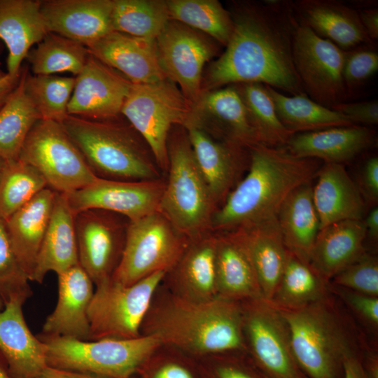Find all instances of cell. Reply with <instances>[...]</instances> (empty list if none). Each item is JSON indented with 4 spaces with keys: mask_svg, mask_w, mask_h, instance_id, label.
<instances>
[{
    "mask_svg": "<svg viewBox=\"0 0 378 378\" xmlns=\"http://www.w3.org/2000/svg\"><path fill=\"white\" fill-rule=\"evenodd\" d=\"M234 29L224 52L203 74L202 93L227 85L258 83L288 92L304 93L293 60L299 20L291 1L233 3Z\"/></svg>",
    "mask_w": 378,
    "mask_h": 378,
    "instance_id": "1",
    "label": "cell"
},
{
    "mask_svg": "<svg viewBox=\"0 0 378 378\" xmlns=\"http://www.w3.org/2000/svg\"><path fill=\"white\" fill-rule=\"evenodd\" d=\"M157 290L141 327V335L156 337L162 345L195 359L246 353L241 302L219 296L196 302L165 289Z\"/></svg>",
    "mask_w": 378,
    "mask_h": 378,
    "instance_id": "2",
    "label": "cell"
},
{
    "mask_svg": "<svg viewBox=\"0 0 378 378\" xmlns=\"http://www.w3.org/2000/svg\"><path fill=\"white\" fill-rule=\"evenodd\" d=\"M321 165L320 160L297 157L284 147L254 146L248 172L216 211L211 232L232 231L276 218L288 195L312 182Z\"/></svg>",
    "mask_w": 378,
    "mask_h": 378,
    "instance_id": "3",
    "label": "cell"
},
{
    "mask_svg": "<svg viewBox=\"0 0 378 378\" xmlns=\"http://www.w3.org/2000/svg\"><path fill=\"white\" fill-rule=\"evenodd\" d=\"M279 311L295 358L309 378H342L344 361L363 358L370 348L351 314L331 293L300 309Z\"/></svg>",
    "mask_w": 378,
    "mask_h": 378,
    "instance_id": "4",
    "label": "cell"
},
{
    "mask_svg": "<svg viewBox=\"0 0 378 378\" xmlns=\"http://www.w3.org/2000/svg\"><path fill=\"white\" fill-rule=\"evenodd\" d=\"M62 124L97 177L129 181L162 178L150 148L130 123L68 115Z\"/></svg>",
    "mask_w": 378,
    "mask_h": 378,
    "instance_id": "5",
    "label": "cell"
},
{
    "mask_svg": "<svg viewBox=\"0 0 378 378\" xmlns=\"http://www.w3.org/2000/svg\"><path fill=\"white\" fill-rule=\"evenodd\" d=\"M168 169L158 211L189 239L211 232L218 208L196 163L186 129L170 131Z\"/></svg>",
    "mask_w": 378,
    "mask_h": 378,
    "instance_id": "6",
    "label": "cell"
},
{
    "mask_svg": "<svg viewBox=\"0 0 378 378\" xmlns=\"http://www.w3.org/2000/svg\"><path fill=\"white\" fill-rule=\"evenodd\" d=\"M48 367L110 378H131L162 346L155 336L134 339H77L39 334Z\"/></svg>",
    "mask_w": 378,
    "mask_h": 378,
    "instance_id": "7",
    "label": "cell"
},
{
    "mask_svg": "<svg viewBox=\"0 0 378 378\" xmlns=\"http://www.w3.org/2000/svg\"><path fill=\"white\" fill-rule=\"evenodd\" d=\"M192 106L171 80L132 84L121 110L143 138L162 172L168 169V138L176 125L185 127Z\"/></svg>",
    "mask_w": 378,
    "mask_h": 378,
    "instance_id": "8",
    "label": "cell"
},
{
    "mask_svg": "<svg viewBox=\"0 0 378 378\" xmlns=\"http://www.w3.org/2000/svg\"><path fill=\"white\" fill-rule=\"evenodd\" d=\"M165 272H158L132 285L112 278L97 285L88 307L89 340L134 339L141 327Z\"/></svg>",
    "mask_w": 378,
    "mask_h": 378,
    "instance_id": "9",
    "label": "cell"
},
{
    "mask_svg": "<svg viewBox=\"0 0 378 378\" xmlns=\"http://www.w3.org/2000/svg\"><path fill=\"white\" fill-rule=\"evenodd\" d=\"M190 240L159 211L130 221L122 258L112 279L128 286L158 272L167 273Z\"/></svg>",
    "mask_w": 378,
    "mask_h": 378,
    "instance_id": "10",
    "label": "cell"
},
{
    "mask_svg": "<svg viewBox=\"0 0 378 378\" xmlns=\"http://www.w3.org/2000/svg\"><path fill=\"white\" fill-rule=\"evenodd\" d=\"M19 159L37 169L48 188L68 194L97 177L62 123L38 120L29 132Z\"/></svg>",
    "mask_w": 378,
    "mask_h": 378,
    "instance_id": "11",
    "label": "cell"
},
{
    "mask_svg": "<svg viewBox=\"0 0 378 378\" xmlns=\"http://www.w3.org/2000/svg\"><path fill=\"white\" fill-rule=\"evenodd\" d=\"M241 303L246 354L257 368L267 378H309L295 358L281 312L263 298Z\"/></svg>",
    "mask_w": 378,
    "mask_h": 378,
    "instance_id": "12",
    "label": "cell"
},
{
    "mask_svg": "<svg viewBox=\"0 0 378 378\" xmlns=\"http://www.w3.org/2000/svg\"><path fill=\"white\" fill-rule=\"evenodd\" d=\"M344 51L299 21L293 60L304 93L331 108L348 98L342 78Z\"/></svg>",
    "mask_w": 378,
    "mask_h": 378,
    "instance_id": "13",
    "label": "cell"
},
{
    "mask_svg": "<svg viewBox=\"0 0 378 378\" xmlns=\"http://www.w3.org/2000/svg\"><path fill=\"white\" fill-rule=\"evenodd\" d=\"M155 42L167 78L178 86L192 106L202 94L204 68L218 53V43L172 19L169 20Z\"/></svg>",
    "mask_w": 378,
    "mask_h": 378,
    "instance_id": "14",
    "label": "cell"
},
{
    "mask_svg": "<svg viewBox=\"0 0 378 378\" xmlns=\"http://www.w3.org/2000/svg\"><path fill=\"white\" fill-rule=\"evenodd\" d=\"M130 220L102 209L74 215L78 263L97 285L112 278L124 251Z\"/></svg>",
    "mask_w": 378,
    "mask_h": 378,
    "instance_id": "15",
    "label": "cell"
},
{
    "mask_svg": "<svg viewBox=\"0 0 378 378\" xmlns=\"http://www.w3.org/2000/svg\"><path fill=\"white\" fill-rule=\"evenodd\" d=\"M164 185L162 178L137 181L97 178L64 195L74 215L88 209H102L134 221L158 211Z\"/></svg>",
    "mask_w": 378,
    "mask_h": 378,
    "instance_id": "16",
    "label": "cell"
},
{
    "mask_svg": "<svg viewBox=\"0 0 378 378\" xmlns=\"http://www.w3.org/2000/svg\"><path fill=\"white\" fill-rule=\"evenodd\" d=\"M132 85L120 73L90 54L75 76L68 115L98 120L116 119Z\"/></svg>",
    "mask_w": 378,
    "mask_h": 378,
    "instance_id": "17",
    "label": "cell"
},
{
    "mask_svg": "<svg viewBox=\"0 0 378 378\" xmlns=\"http://www.w3.org/2000/svg\"><path fill=\"white\" fill-rule=\"evenodd\" d=\"M214 138L250 150L260 144L233 85L204 92L192 106L188 124Z\"/></svg>",
    "mask_w": 378,
    "mask_h": 378,
    "instance_id": "18",
    "label": "cell"
},
{
    "mask_svg": "<svg viewBox=\"0 0 378 378\" xmlns=\"http://www.w3.org/2000/svg\"><path fill=\"white\" fill-rule=\"evenodd\" d=\"M184 128L197 167L219 207L248 166L250 150L216 139L195 126Z\"/></svg>",
    "mask_w": 378,
    "mask_h": 378,
    "instance_id": "19",
    "label": "cell"
},
{
    "mask_svg": "<svg viewBox=\"0 0 378 378\" xmlns=\"http://www.w3.org/2000/svg\"><path fill=\"white\" fill-rule=\"evenodd\" d=\"M113 0L41 1V12L50 33L85 46L113 31Z\"/></svg>",
    "mask_w": 378,
    "mask_h": 378,
    "instance_id": "20",
    "label": "cell"
},
{
    "mask_svg": "<svg viewBox=\"0 0 378 378\" xmlns=\"http://www.w3.org/2000/svg\"><path fill=\"white\" fill-rule=\"evenodd\" d=\"M86 47L90 55L132 84L153 83L167 78L160 63L155 39L113 31Z\"/></svg>",
    "mask_w": 378,
    "mask_h": 378,
    "instance_id": "21",
    "label": "cell"
},
{
    "mask_svg": "<svg viewBox=\"0 0 378 378\" xmlns=\"http://www.w3.org/2000/svg\"><path fill=\"white\" fill-rule=\"evenodd\" d=\"M216 233L208 232L190 240L174 267L166 274V288L182 298L208 301L217 297Z\"/></svg>",
    "mask_w": 378,
    "mask_h": 378,
    "instance_id": "22",
    "label": "cell"
},
{
    "mask_svg": "<svg viewBox=\"0 0 378 378\" xmlns=\"http://www.w3.org/2000/svg\"><path fill=\"white\" fill-rule=\"evenodd\" d=\"M24 304L13 300L0 312V352L11 378H38L48 367L46 347L29 328Z\"/></svg>",
    "mask_w": 378,
    "mask_h": 378,
    "instance_id": "23",
    "label": "cell"
},
{
    "mask_svg": "<svg viewBox=\"0 0 378 378\" xmlns=\"http://www.w3.org/2000/svg\"><path fill=\"white\" fill-rule=\"evenodd\" d=\"M56 306L42 327L41 334L89 340L88 311L94 283L79 264L57 274Z\"/></svg>",
    "mask_w": 378,
    "mask_h": 378,
    "instance_id": "24",
    "label": "cell"
},
{
    "mask_svg": "<svg viewBox=\"0 0 378 378\" xmlns=\"http://www.w3.org/2000/svg\"><path fill=\"white\" fill-rule=\"evenodd\" d=\"M376 143L374 130L353 125L294 134L284 147L299 158L344 164L374 146Z\"/></svg>",
    "mask_w": 378,
    "mask_h": 378,
    "instance_id": "25",
    "label": "cell"
},
{
    "mask_svg": "<svg viewBox=\"0 0 378 378\" xmlns=\"http://www.w3.org/2000/svg\"><path fill=\"white\" fill-rule=\"evenodd\" d=\"M298 20L318 36L344 51L372 43L361 24L358 10L338 0L291 1Z\"/></svg>",
    "mask_w": 378,
    "mask_h": 378,
    "instance_id": "26",
    "label": "cell"
},
{
    "mask_svg": "<svg viewBox=\"0 0 378 378\" xmlns=\"http://www.w3.org/2000/svg\"><path fill=\"white\" fill-rule=\"evenodd\" d=\"M312 184V198L320 230L334 223L364 219L368 205L344 164L323 163Z\"/></svg>",
    "mask_w": 378,
    "mask_h": 378,
    "instance_id": "27",
    "label": "cell"
},
{
    "mask_svg": "<svg viewBox=\"0 0 378 378\" xmlns=\"http://www.w3.org/2000/svg\"><path fill=\"white\" fill-rule=\"evenodd\" d=\"M216 233L217 296L237 302L263 298L255 269L239 232L232 230Z\"/></svg>",
    "mask_w": 378,
    "mask_h": 378,
    "instance_id": "28",
    "label": "cell"
},
{
    "mask_svg": "<svg viewBox=\"0 0 378 378\" xmlns=\"http://www.w3.org/2000/svg\"><path fill=\"white\" fill-rule=\"evenodd\" d=\"M41 1L0 0V39L8 53L7 72L22 71V62L31 48L49 33L41 12Z\"/></svg>",
    "mask_w": 378,
    "mask_h": 378,
    "instance_id": "29",
    "label": "cell"
},
{
    "mask_svg": "<svg viewBox=\"0 0 378 378\" xmlns=\"http://www.w3.org/2000/svg\"><path fill=\"white\" fill-rule=\"evenodd\" d=\"M363 220H346L321 229L312 247L309 263L326 280L360 259L368 251Z\"/></svg>",
    "mask_w": 378,
    "mask_h": 378,
    "instance_id": "30",
    "label": "cell"
},
{
    "mask_svg": "<svg viewBox=\"0 0 378 378\" xmlns=\"http://www.w3.org/2000/svg\"><path fill=\"white\" fill-rule=\"evenodd\" d=\"M78 264L74 214L65 195L55 192L50 222L31 281L41 284L48 272L59 274Z\"/></svg>",
    "mask_w": 378,
    "mask_h": 378,
    "instance_id": "31",
    "label": "cell"
},
{
    "mask_svg": "<svg viewBox=\"0 0 378 378\" xmlns=\"http://www.w3.org/2000/svg\"><path fill=\"white\" fill-rule=\"evenodd\" d=\"M55 192L46 188L6 220L14 253L30 281L50 222Z\"/></svg>",
    "mask_w": 378,
    "mask_h": 378,
    "instance_id": "32",
    "label": "cell"
},
{
    "mask_svg": "<svg viewBox=\"0 0 378 378\" xmlns=\"http://www.w3.org/2000/svg\"><path fill=\"white\" fill-rule=\"evenodd\" d=\"M235 230L246 246L262 298L270 301L280 281L288 253L276 217Z\"/></svg>",
    "mask_w": 378,
    "mask_h": 378,
    "instance_id": "33",
    "label": "cell"
},
{
    "mask_svg": "<svg viewBox=\"0 0 378 378\" xmlns=\"http://www.w3.org/2000/svg\"><path fill=\"white\" fill-rule=\"evenodd\" d=\"M277 222L287 250L309 262L312 247L320 230L312 198V182L293 190L282 204Z\"/></svg>",
    "mask_w": 378,
    "mask_h": 378,
    "instance_id": "34",
    "label": "cell"
},
{
    "mask_svg": "<svg viewBox=\"0 0 378 378\" xmlns=\"http://www.w3.org/2000/svg\"><path fill=\"white\" fill-rule=\"evenodd\" d=\"M265 85L279 120L293 134L355 125L347 117L316 102L305 93L288 96Z\"/></svg>",
    "mask_w": 378,
    "mask_h": 378,
    "instance_id": "35",
    "label": "cell"
},
{
    "mask_svg": "<svg viewBox=\"0 0 378 378\" xmlns=\"http://www.w3.org/2000/svg\"><path fill=\"white\" fill-rule=\"evenodd\" d=\"M330 281L310 265L288 251L285 267L275 292L269 301L279 310L300 309L330 293Z\"/></svg>",
    "mask_w": 378,
    "mask_h": 378,
    "instance_id": "36",
    "label": "cell"
},
{
    "mask_svg": "<svg viewBox=\"0 0 378 378\" xmlns=\"http://www.w3.org/2000/svg\"><path fill=\"white\" fill-rule=\"evenodd\" d=\"M23 71L18 85L0 108V157L7 162L19 158L29 132L41 119L24 92Z\"/></svg>",
    "mask_w": 378,
    "mask_h": 378,
    "instance_id": "37",
    "label": "cell"
},
{
    "mask_svg": "<svg viewBox=\"0 0 378 378\" xmlns=\"http://www.w3.org/2000/svg\"><path fill=\"white\" fill-rule=\"evenodd\" d=\"M170 19L200 31L226 46L233 31L230 11L217 0L167 1Z\"/></svg>",
    "mask_w": 378,
    "mask_h": 378,
    "instance_id": "38",
    "label": "cell"
},
{
    "mask_svg": "<svg viewBox=\"0 0 378 378\" xmlns=\"http://www.w3.org/2000/svg\"><path fill=\"white\" fill-rule=\"evenodd\" d=\"M244 105L260 144L284 147L293 134L279 120L273 101L264 84H233Z\"/></svg>",
    "mask_w": 378,
    "mask_h": 378,
    "instance_id": "39",
    "label": "cell"
},
{
    "mask_svg": "<svg viewBox=\"0 0 378 378\" xmlns=\"http://www.w3.org/2000/svg\"><path fill=\"white\" fill-rule=\"evenodd\" d=\"M89 55L84 45L49 32L36 48L29 50L26 59L34 75L68 72L76 76L84 67Z\"/></svg>",
    "mask_w": 378,
    "mask_h": 378,
    "instance_id": "40",
    "label": "cell"
},
{
    "mask_svg": "<svg viewBox=\"0 0 378 378\" xmlns=\"http://www.w3.org/2000/svg\"><path fill=\"white\" fill-rule=\"evenodd\" d=\"M169 19L167 1L113 0L112 27L115 31L155 39Z\"/></svg>",
    "mask_w": 378,
    "mask_h": 378,
    "instance_id": "41",
    "label": "cell"
},
{
    "mask_svg": "<svg viewBox=\"0 0 378 378\" xmlns=\"http://www.w3.org/2000/svg\"><path fill=\"white\" fill-rule=\"evenodd\" d=\"M26 94L42 120L62 123L68 115L67 108L75 77L57 75H30L23 71Z\"/></svg>",
    "mask_w": 378,
    "mask_h": 378,
    "instance_id": "42",
    "label": "cell"
},
{
    "mask_svg": "<svg viewBox=\"0 0 378 378\" xmlns=\"http://www.w3.org/2000/svg\"><path fill=\"white\" fill-rule=\"evenodd\" d=\"M47 187L29 164L19 158L7 162L0 177V217L6 220Z\"/></svg>",
    "mask_w": 378,
    "mask_h": 378,
    "instance_id": "43",
    "label": "cell"
},
{
    "mask_svg": "<svg viewBox=\"0 0 378 378\" xmlns=\"http://www.w3.org/2000/svg\"><path fill=\"white\" fill-rule=\"evenodd\" d=\"M29 281L11 246L6 220L0 217V299L4 305L13 300L25 303L33 294Z\"/></svg>",
    "mask_w": 378,
    "mask_h": 378,
    "instance_id": "44",
    "label": "cell"
},
{
    "mask_svg": "<svg viewBox=\"0 0 378 378\" xmlns=\"http://www.w3.org/2000/svg\"><path fill=\"white\" fill-rule=\"evenodd\" d=\"M139 378H202L197 359L162 345L140 367Z\"/></svg>",
    "mask_w": 378,
    "mask_h": 378,
    "instance_id": "45",
    "label": "cell"
},
{
    "mask_svg": "<svg viewBox=\"0 0 378 378\" xmlns=\"http://www.w3.org/2000/svg\"><path fill=\"white\" fill-rule=\"evenodd\" d=\"M197 360L202 378H267L246 352L219 354Z\"/></svg>",
    "mask_w": 378,
    "mask_h": 378,
    "instance_id": "46",
    "label": "cell"
},
{
    "mask_svg": "<svg viewBox=\"0 0 378 378\" xmlns=\"http://www.w3.org/2000/svg\"><path fill=\"white\" fill-rule=\"evenodd\" d=\"M330 284L363 294L378 297V258L367 252L337 274Z\"/></svg>",
    "mask_w": 378,
    "mask_h": 378,
    "instance_id": "47",
    "label": "cell"
},
{
    "mask_svg": "<svg viewBox=\"0 0 378 378\" xmlns=\"http://www.w3.org/2000/svg\"><path fill=\"white\" fill-rule=\"evenodd\" d=\"M375 44H363L344 51L342 78L348 97L378 70Z\"/></svg>",
    "mask_w": 378,
    "mask_h": 378,
    "instance_id": "48",
    "label": "cell"
},
{
    "mask_svg": "<svg viewBox=\"0 0 378 378\" xmlns=\"http://www.w3.org/2000/svg\"><path fill=\"white\" fill-rule=\"evenodd\" d=\"M330 291L336 296L347 309L351 316L369 328L377 330L378 297L358 293L333 285L330 282Z\"/></svg>",
    "mask_w": 378,
    "mask_h": 378,
    "instance_id": "49",
    "label": "cell"
},
{
    "mask_svg": "<svg viewBox=\"0 0 378 378\" xmlns=\"http://www.w3.org/2000/svg\"><path fill=\"white\" fill-rule=\"evenodd\" d=\"M331 108L347 117L355 125L369 127L378 123V102L375 99L342 102Z\"/></svg>",
    "mask_w": 378,
    "mask_h": 378,
    "instance_id": "50",
    "label": "cell"
},
{
    "mask_svg": "<svg viewBox=\"0 0 378 378\" xmlns=\"http://www.w3.org/2000/svg\"><path fill=\"white\" fill-rule=\"evenodd\" d=\"M367 205L377 206L378 202V158H369L362 167L356 183Z\"/></svg>",
    "mask_w": 378,
    "mask_h": 378,
    "instance_id": "51",
    "label": "cell"
},
{
    "mask_svg": "<svg viewBox=\"0 0 378 378\" xmlns=\"http://www.w3.org/2000/svg\"><path fill=\"white\" fill-rule=\"evenodd\" d=\"M358 13L365 34L375 43L378 39V8H367L358 10Z\"/></svg>",
    "mask_w": 378,
    "mask_h": 378,
    "instance_id": "52",
    "label": "cell"
},
{
    "mask_svg": "<svg viewBox=\"0 0 378 378\" xmlns=\"http://www.w3.org/2000/svg\"><path fill=\"white\" fill-rule=\"evenodd\" d=\"M22 72V69L19 74L12 76L0 70V108L18 85Z\"/></svg>",
    "mask_w": 378,
    "mask_h": 378,
    "instance_id": "53",
    "label": "cell"
},
{
    "mask_svg": "<svg viewBox=\"0 0 378 378\" xmlns=\"http://www.w3.org/2000/svg\"><path fill=\"white\" fill-rule=\"evenodd\" d=\"M361 359L358 356L346 359L344 363L342 378H371L365 370Z\"/></svg>",
    "mask_w": 378,
    "mask_h": 378,
    "instance_id": "54",
    "label": "cell"
},
{
    "mask_svg": "<svg viewBox=\"0 0 378 378\" xmlns=\"http://www.w3.org/2000/svg\"><path fill=\"white\" fill-rule=\"evenodd\" d=\"M366 230V240L377 244L378 241V206L372 207L363 219Z\"/></svg>",
    "mask_w": 378,
    "mask_h": 378,
    "instance_id": "55",
    "label": "cell"
},
{
    "mask_svg": "<svg viewBox=\"0 0 378 378\" xmlns=\"http://www.w3.org/2000/svg\"><path fill=\"white\" fill-rule=\"evenodd\" d=\"M38 378H110L76 371L47 367Z\"/></svg>",
    "mask_w": 378,
    "mask_h": 378,
    "instance_id": "56",
    "label": "cell"
},
{
    "mask_svg": "<svg viewBox=\"0 0 378 378\" xmlns=\"http://www.w3.org/2000/svg\"><path fill=\"white\" fill-rule=\"evenodd\" d=\"M6 162L7 161H6L5 160H4L2 158L0 157V177L5 168Z\"/></svg>",
    "mask_w": 378,
    "mask_h": 378,
    "instance_id": "57",
    "label": "cell"
},
{
    "mask_svg": "<svg viewBox=\"0 0 378 378\" xmlns=\"http://www.w3.org/2000/svg\"><path fill=\"white\" fill-rule=\"evenodd\" d=\"M4 303L3 302V301L0 299V312L2 311V309H4Z\"/></svg>",
    "mask_w": 378,
    "mask_h": 378,
    "instance_id": "58",
    "label": "cell"
}]
</instances>
